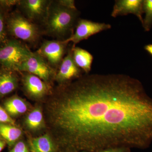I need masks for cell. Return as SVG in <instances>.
Masks as SVG:
<instances>
[{"label": "cell", "instance_id": "1", "mask_svg": "<svg viewBox=\"0 0 152 152\" xmlns=\"http://www.w3.org/2000/svg\"><path fill=\"white\" fill-rule=\"evenodd\" d=\"M46 115L60 152L143 149L152 142V98L139 80L124 74H86L61 85Z\"/></svg>", "mask_w": 152, "mask_h": 152}, {"label": "cell", "instance_id": "2", "mask_svg": "<svg viewBox=\"0 0 152 152\" xmlns=\"http://www.w3.org/2000/svg\"><path fill=\"white\" fill-rule=\"evenodd\" d=\"M55 1H52L49 7L44 23V32L51 37L67 39L73 34L79 19V12L77 9L67 8Z\"/></svg>", "mask_w": 152, "mask_h": 152}, {"label": "cell", "instance_id": "3", "mask_svg": "<svg viewBox=\"0 0 152 152\" xmlns=\"http://www.w3.org/2000/svg\"><path fill=\"white\" fill-rule=\"evenodd\" d=\"M6 25L9 34L31 45L37 42L42 32L36 23L18 11L7 14Z\"/></svg>", "mask_w": 152, "mask_h": 152}, {"label": "cell", "instance_id": "4", "mask_svg": "<svg viewBox=\"0 0 152 152\" xmlns=\"http://www.w3.org/2000/svg\"><path fill=\"white\" fill-rule=\"evenodd\" d=\"M33 52L16 39H9L0 47V65L3 67L18 72Z\"/></svg>", "mask_w": 152, "mask_h": 152}, {"label": "cell", "instance_id": "5", "mask_svg": "<svg viewBox=\"0 0 152 152\" xmlns=\"http://www.w3.org/2000/svg\"><path fill=\"white\" fill-rule=\"evenodd\" d=\"M18 72L32 74L48 82L56 77V71L36 52L31 55L19 67Z\"/></svg>", "mask_w": 152, "mask_h": 152}, {"label": "cell", "instance_id": "6", "mask_svg": "<svg viewBox=\"0 0 152 152\" xmlns=\"http://www.w3.org/2000/svg\"><path fill=\"white\" fill-rule=\"evenodd\" d=\"M111 25L105 23H98L86 19H79L75 26L73 34L64 42L66 43H73V47L81 41L88 39L90 37L98 33L110 29Z\"/></svg>", "mask_w": 152, "mask_h": 152}, {"label": "cell", "instance_id": "7", "mask_svg": "<svg viewBox=\"0 0 152 152\" xmlns=\"http://www.w3.org/2000/svg\"><path fill=\"white\" fill-rule=\"evenodd\" d=\"M68 44L64 40H45L36 53L56 69L58 68L68 51Z\"/></svg>", "mask_w": 152, "mask_h": 152}, {"label": "cell", "instance_id": "8", "mask_svg": "<svg viewBox=\"0 0 152 152\" xmlns=\"http://www.w3.org/2000/svg\"><path fill=\"white\" fill-rule=\"evenodd\" d=\"M52 2L48 0H20L18 6L23 12V15L31 21L44 23Z\"/></svg>", "mask_w": 152, "mask_h": 152}, {"label": "cell", "instance_id": "9", "mask_svg": "<svg viewBox=\"0 0 152 152\" xmlns=\"http://www.w3.org/2000/svg\"><path fill=\"white\" fill-rule=\"evenodd\" d=\"M82 72L83 71L74 62L71 48L68 50L59 66L55 78L58 82L60 86L65 85L82 77Z\"/></svg>", "mask_w": 152, "mask_h": 152}, {"label": "cell", "instance_id": "10", "mask_svg": "<svg viewBox=\"0 0 152 152\" xmlns=\"http://www.w3.org/2000/svg\"><path fill=\"white\" fill-rule=\"evenodd\" d=\"M23 73H24L22 77L24 88L30 97L38 99L48 94L50 87L46 82L32 74Z\"/></svg>", "mask_w": 152, "mask_h": 152}, {"label": "cell", "instance_id": "11", "mask_svg": "<svg viewBox=\"0 0 152 152\" xmlns=\"http://www.w3.org/2000/svg\"><path fill=\"white\" fill-rule=\"evenodd\" d=\"M143 4L142 0H117L113 8L111 16L116 18L119 16L133 14L137 17L142 25Z\"/></svg>", "mask_w": 152, "mask_h": 152}, {"label": "cell", "instance_id": "12", "mask_svg": "<svg viewBox=\"0 0 152 152\" xmlns=\"http://www.w3.org/2000/svg\"><path fill=\"white\" fill-rule=\"evenodd\" d=\"M15 71L1 67L0 69V99L13 92L18 86Z\"/></svg>", "mask_w": 152, "mask_h": 152}, {"label": "cell", "instance_id": "13", "mask_svg": "<svg viewBox=\"0 0 152 152\" xmlns=\"http://www.w3.org/2000/svg\"><path fill=\"white\" fill-rule=\"evenodd\" d=\"M72 54L77 66L87 75L92 68L94 57L89 52L79 47H72Z\"/></svg>", "mask_w": 152, "mask_h": 152}, {"label": "cell", "instance_id": "14", "mask_svg": "<svg viewBox=\"0 0 152 152\" xmlns=\"http://www.w3.org/2000/svg\"><path fill=\"white\" fill-rule=\"evenodd\" d=\"M4 109L11 117H16L26 113L28 106L26 101L15 95L5 101Z\"/></svg>", "mask_w": 152, "mask_h": 152}, {"label": "cell", "instance_id": "15", "mask_svg": "<svg viewBox=\"0 0 152 152\" xmlns=\"http://www.w3.org/2000/svg\"><path fill=\"white\" fill-rule=\"evenodd\" d=\"M22 135L21 130L15 125L0 123V137L9 147H13Z\"/></svg>", "mask_w": 152, "mask_h": 152}, {"label": "cell", "instance_id": "16", "mask_svg": "<svg viewBox=\"0 0 152 152\" xmlns=\"http://www.w3.org/2000/svg\"><path fill=\"white\" fill-rule=\"evenodd\" d=\"M31 148L33 152H56L54 142L48 134L33 139Z\"/></svg>", "mask_w": 152, "mask_h": 152}, {"label": "cell", "instance_id": "17", "mask_svg": "<svg viewBox=\"0 0 152 152\" xmlns=\"http://www.w3.org/2000/svg\"><path fill=\"white\" fill-rule=\"evenodd\" d=\"M43 116L39 107L33 110L28 115L26 120V124L30 130H37L43 124Z\"/></svg>", "mask_w": 152, "mask_h": 152}, {"label": "cell", "instance_id": "18", "mask_svg": "<svg viewBox=\"0 0 152 152\" xmlns=\"http://www.w3.org/2000/svg\"><path fill=\"white\" fill-rule=\"evenodd\" d=\"M143 18L142 26L145 31H149L152 26V0H144L143 4Z\"/></svg>", "mask_w": 152, "mask_h": 152}, {"label": "cell", "instance_id": "19", "mask_svg": "<svg viewBox=\"0 0 152 152\" xmlns=\"http://www.w3.org/2000/svg\"><path fill=\"white\" fill-rule=\"evenodd\" d=\"M9 12L0 6V47L9 40L6 25V17Z\"/></svg>", "mask_w": 152, "mask_h": 152}, {"label": "cell", "instance_id": "20", "mask_svg": "<svg viewBox=\"0 0 152 152\" xmlns=\"http://www.w3.org/2000/svg\"><path fill=\"white\" fill-rule=\"evenodd\" d=\"M0 123L15 125V122L9 115L5 109L0 106Z\"/></svg>", "mask_w": 152, "mask_h": 152}, {"label": "cell", "instance_id": "21", "mask_svg": "<svg viewBox=\"0 0 152 152\" xmlns=\"http://www.w3.org/2000/svg\"><path fill=\"white\" fill-rule=\"evenodd\" d=\"M20 0H0V6L7 10L10 11L13 6L18 5Z\"/></svg>", "mask_w": 152, "mask_h": 152}, {"label": "cell", "instance_id": "22", "mask_svg": "<svg viewBox=\"0 0 152 152\" xmlns=\"http://www.w3.org/2000/svg\"><path fill=\"white\" fill-rule=\"evenodd\" d=\"M10 152H30L24 142L22 141L18 142Z\"/></svg>", "mask_w": 152, "mask_h": 152}, {"label": "cell", "instance_id": "23", "mask_svg": "<svg viewBox=\"0 0 152 152\" xmlns=\"http://www.w3.org/2000/svg\"><path fill=\"white\" fill-rule=\"evenodd\" d=\"M131 149L127 147H113L100 150L96 152H131Z\"/></svg>", "mask_w": 152, "mask_h": 152}, {"label": "cell", "instance_id": "24", "mask_svg": "<svg viewBox=\"0 0 152 152\" xmlns=\"http://www.w3.org/2000/svg\"><path fill=\"white\" fill-rule=\"evenodd\" d=\"M56 2L60 5L67 8L76 10L75 1L73 0H58L56 1Z\"/></svg>", "mask_w": 152, "mask_h": 152}, {"label": "cell", "instance_id": "25", "mask_svg": "<svg viewBox=\"0 0 152 152\" xmlns=\"http://www.w3.org/2000/svg\"><path fill=\"white\" fill-rule=\"evenodd\" d=\"M144 48L150 55L152 56V44L146 45L145 46Z\"/></svg>", "mask_w": 152, "mask_h": 152}, {"label": "cell", "instance_id": "26", "mask_svg": "<svg viewBox=\"0 0 152 152\" xmlns=\"http://www.w3.org/2000/svg\"><path fill=\"white\" fill-rule=\"evenodd\" d=\"M6 142L3 139H0V152L1 151L4 149V147H5Z\"/></svg>", "mask_w": 152, "mask_h": 152}, {"label": "cell", "instance_id": "27", "mask_svg": "<svg viewBox=\"0 0 152 152\" xmlns=\"http://www.w3.org/2000/svg\"><path fill=\"white\" fill-rule=\"evenodd\" d=\"M87 152L86 151H81V152Z\"/></svg>", "mask_w": 152, "mask_h": 152}]
</instances>
